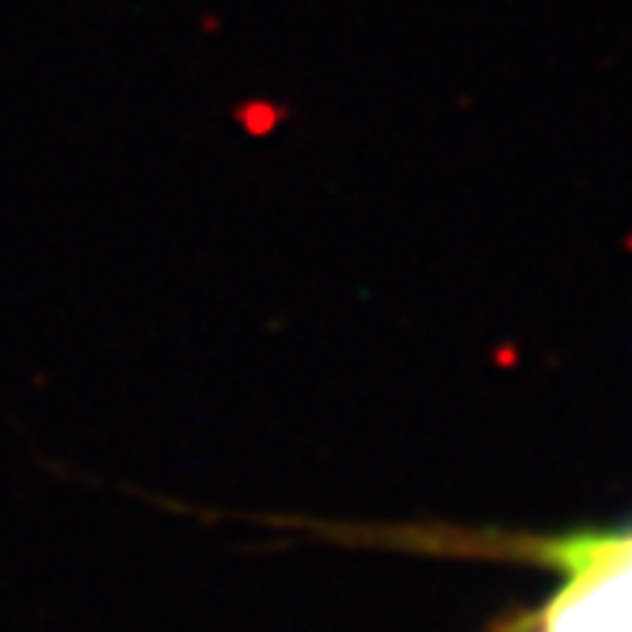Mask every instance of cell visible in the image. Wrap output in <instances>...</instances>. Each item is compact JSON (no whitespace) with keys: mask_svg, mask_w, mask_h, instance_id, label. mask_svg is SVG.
<instances>
[{"mask_svg":"<svg viewBox=\"0 0 632 632\" xmlns=\"http://www.w3.org/2000/svg\"><path fill=\"white\" fill-rule=\"evenodd\" d=\"M480 553L522 556L560 575L522 632H632V522L560 538L480 541Z\"/></svg>","mask_w":632,"mask_h":632,"instance_id":"1","label":"cell"}]
</instances>
